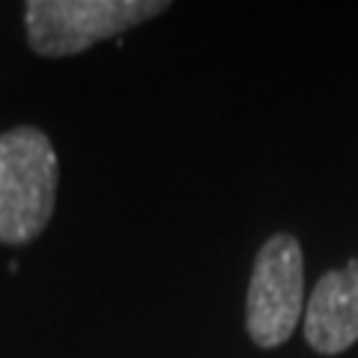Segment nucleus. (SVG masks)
<instances>
[{"label":"nucleus","mask_w":358,"mask_h":358,"mask_svg":"<svg viewBox=\"0 0 358 358\" xmlns=\"http://www.w3.org/2000/svg\"><path fill=\"white\" fill-rule=\"evenodd\" d=\"M162 0H30L27 42L42 57H69L164 13Z\"/></svg>","instance_id":"2"},{"label":"nucleus","mask_w":358,"mask_h":358,"mask_svg":"<svg viewBox=\"0 0 358 358\" xmlns=\"http://www.w3.org/2000/svg\"><path fill=\"white\" fill-rule=\"evenodd\" d=\"M305 308V260L289 233L268 239L254 263L248 287V334L257 346L272 350L293 338Z\"/></svg>","instance_id":"3"},{"label":"nucleus","mask_w":358,"mask_h":358,"mask_svg":"<svg viewBox=\"0 0 358 358\" xmlns=\"http://www.w3.org/2000/svg\"><path fill=\"white\" fill-rule=\"evenodd\" d=\"M305 341L322 355H338L358 341V257L320 278L308 299Z\"/></svg>","instance_id":"4"},{"label":"nucleus","mask_w":358,"mask_h":358,"mask_svg":"<svg viewBox=\"0 0 358 358\" xmlns=\"http://www.w3.org/2000/svg\"><path fill=\"white\" fill-rule=\"evenodd\" d=\"M57 176V152L45 131L18 126L0 134V242L27 245L48 227Z\"/></svg>","instance_id":"1"}]
</instances>
